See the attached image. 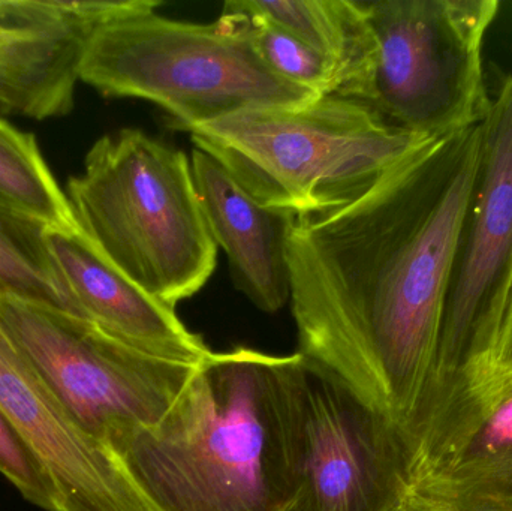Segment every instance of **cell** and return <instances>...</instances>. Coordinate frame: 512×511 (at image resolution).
I'll use <instances>...</instances> for the list:
<instances>
[{"label": "cell", "mask_w": 512, "mask_h": 511, "mask_svg": "<svg viewBox=\"0 0 512 511\" xmlns=\"http://www.w3.org/2000/svg\"><path fill=\"white\" fill-rule=\"evenodd\" d=\"M480 134L433 138L351 203L295 218L286 243L298 353L400 431L432 375Z\"/></svg>", "instance_id": "obj_1"}, {"label": "cell", "mask_w": 512, "mask_h": 511, "mask_svg": "<svg viewBox=\"0 0 512 511\" xmlns=\"http://www.w3.org/2000/svg\"><path fill=\"white\" fill-rule=\"evenodd\" d=\"M304 357L213 353L161 422L108 441L153 511H301Z\"/></svg>", "instance_id": "obj_2"}, {"label": "cell", "mask_w": 512, "mask_h": 511, "mask_svg": "<svg viewBox=\"0 0 512 511\" xmlns=\"http://www.w3.org/2000/svg\"><path fill=\"white\" fill-rule=\"evenodd\" d=\"M189 134L195 149L221 162L258 203L295 218L351 203L433 140L337 95L243 108Z\"/></svg>", "instance_id": "obj_3"}, {"label": "cell", "mask_w": 512, "mask_h": 511, "mask_svg": "<svg viewBox=\"0 0 512 511\" xmlns=\"http://www.w3.org/2000/svg\"><path fill=\"white\" fill-rule=\"evenodd\" d=\"M66 197L87 239L159 302L176 308L212 278L218 245L182 150L137 128L104 135Z\"/></svg>", "instance_id": "obj_4"}, {"label": "cell", "mask_w": 512, "mask_h": 511, "mask_svg": "<svg viewBox=\"0 0 512 511\" xmlns=\"http://www.w3.org/2000/svg\"><path fill=\"white\" fill-rule=\"evenodd\" d=\"M78 78L104 96L153 102L188 132L243 108L321 96L264 62L251 17L231 2L212 23L156 11L108 21L87 41Z\"/></svg>", "instance_id": "obj_5"}, {"label": "cell", "mask_w": 512, "mask_h": 511, "mask_svg": "<svg viewBox=\"0 0 512 511\" xmlns=\"http://www.w3.org/2000/svg\"><path fill=\"white\" fill-rule=\"evenodd\" d=\"M379 45L372 105L387 122L441 138L480 125L492 107L484 35L498 0H361Z\"/></svg>", "instance_id": "obj_6"}, {"label": "cell", "mask_w": 512, "mask_h": 511, "mask_svg": "<svg viewBox=\"0 0 512 511\" xmlns=\"http://www.w3.org/2000/svg\"><path fill=\"white\" fill-rule=\"evenodd\" d=\"M480 152L460 219L429 386L412 428L489 350L512 287V75L480 123Z\"/></svg>", "instance_id": "obj_7"}, {"label": "cell", "mask_w": 512, "mask_h": 511, "mask_svg": "<svg viewBox=\"0 0 512 511\" xmlns=\"http://www.w3.org/2000/svg\"><path fill=\"white\" fill-rule=\"evenodd\" d=\"M0 324L69 416L107 446L116 435L161 422L197 371L35 303L0 300Z\"/></svg>", "instance_id": "obj_8"}, {"label": "cell", "mask_w": 512, "mask_h": 511, "mask_svg": "<svg viewBox=\"0 0 512 511\" xmlns=\"http://www.w3.org/2000/svg\"><path fill=\"white\" fill-rule=\"evenodd\" d=\"M403 440L412 494L444 511H512V374L466 378Z\"/></svg>", "instance_id": "obj_9"}, {"label": "cell", "mask_w": 512, "mask_h": 511, "mask_svg": "<svg viewBox=\"0 0 512 511\" xmlns=\"http://www.w3.org/2000/svg\"><path fill=\"white\" fill-rule=\"evenodd\" d=\"M303 432L307 510L391 511L408 494L399 426L306 357Z\"/></svg>", "instance_id": "obj_10"}, {"label": "cell", "mask_w": 512, "mask_h": 511, "mask_svg": "<svg viewBox=\"0 0 512 511\" xmlns=\"http://www.w3.org/2000/svg\"><path fill=\"white\" fill-rule=\"evenodd\" d=\"M161 5L156 0H0V116L42 122L71 113L78 66L93 32Z\"/></svg>", "instance_id": "obj_11"}, {"label": "cell", "mask_w": 512, "mask_h": 511, "mask_svg": "<svg viewBox=\"0 0 512 511\" xmlns=\"http://www.w3.org/2000/svg\"><path fill=\"white\" fill-rule=\"evenodd\" d=\"M0 407L53 480L62 511H153L113 450L69 416L2 324Z\"/></svg>", "instance_id": "obj_12"}, {"label": "cell", "mask_w": 512, "mask_h": 511, "mask_svg": "<svg viewBox=\"0 0 512 511\" xmlns=\"http://www.w3.org/2000/svg\"><path fill=\"white\" fill-rule=\"evenodd\" d=\"M47 240L60 276L84 320L159 359L200 365L212 356L203 338L177 317L176 308L159 302L129 281L80 228H50Z\"/></svg>", "instance_id": "obj_13"}, {"label": "cell", "mask_w": 512, "mask_h": 511, "mask_svg": "<svg viewBox=\"0 0 512 511\" xmlns=\"http://www.w3.org/2000/svg\"><path fill=\"white\" fill-rule=\"evenodd\" d=\"M191 164L204 218L227 255L234 287L274 314L291 299L286 243L295 216L262 206L203 150H192Z\"/></svg>", "instance_id": "obj_14"}, {"label": "cell", "mask_w": 512, "mask_h": 511, "mask_svg": "<svg viewBox=\"0 0 512 511\" xmlns=\"http://www.w3.org/2000/svg\"><path fill=\"white\" fill-rule=\"evenodd\" d=\"M288 30L336 69L337 96L369 104L379 45L361 0H237Z\"/></svg>", "instance_id": "obj_15"}, {"label": "cell", "mask_w": 512, "mask_h": 511, "mask_svg": "<svg viewBox=\"0 0 512 511\" xmlns=\"http://www.w3.org/2000/svg\"><path fill=\"white\" fill-rule=\"evenodd\" d=\"M48 230L38 219L0 206V300L35 303L83 318L48 248Z\"/></svg>", "instance_id": "obj_16"}, {"label": "cell", "mask_w": 512, "mask_h": 511, "mask_svg": "<svg viewBox=\"0 0 512 511\" xmlns=\"http://www.w3.org/2000/svg\"><path fill=\"white\" fill-rule=\"evenodd\" d=\"M0 206L44 222L54 230H77L66 192L51 173L35 135L0 116Z\"/></svg>", "instance_id": "obj_17"}, {"label": "cell", "mask_w": 512, "mask_h": 511, "mask_svg": "<svg viewBox=\"0 0 512 511\" xmlns=\"http://www.w3.org/2000/svg\"><path fill=\"white\" fill-rule=\"evenodd\" d=\"M231 3L251 17L256 50L274 72L318 95H337L336 69L327 59L265 15L246 11L237 0Z\"/></svg>", "instance_id": "obj_18"}, {"label": "cell", "mask_w": 512, "mask_h": 511, "mask_svg": "<svg viewBox=\"0 0 512 511\" xmlns=\"http://www.w3.org/2000/svg\"><path fill=\"white\" fill-rule=\"evenodd\" d=\"M0 474L33 506L45 511H62L53 480L32 450L21 440L0 407Z\"/></svg>", "instance_id": "obj_19"}, {"label": "cell", "mask_w": 512, "mask_h": 511, "mask_svg": "<svg viewBox=\"0 0 512 511\" xmlns=\"http://www.w3.org/2000/svg\"><path fill=\"white\" fill-rule=\"evenodd\" d=\"M480 374H512V287L486 356L462 381Z\"/></svg>", "instance_id": "obj_20"}, {"label": "cell", "mask_w": 512, "mask_h": 511, "mask_svg": "<svg viewBox=\"0 0 512 511\" xmlns=\"http://www.w3.org/2000/svg\"><path fill=\"white\" fill-rule=\"evenodd\" d=\"M391 511H444L438 509V507L430 504L429 501L423 500V498L418 497V495L412 494L411 491H408V494L403 497V500L397 504Z\"/></svg>", "instance_id": "obj_21"}, {"label": "cell", "mask_w": 512, "mask_h": 511, "mask_svg": "<svg viewBox=\"0 0 512 511\" xmlns=\"http://www.w3.org/2000/svg\"><path fill=\"white\" fill-rule=\"evenodd\" d=\"M301 511H309V510H307V504H306V501H304V507H303V510H301Z\"/></svg>", "instance_id": "obj_22"}]
</instances>
